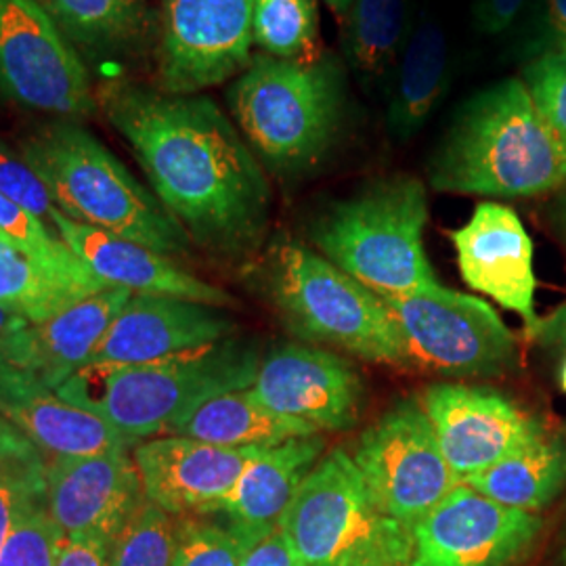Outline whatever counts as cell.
Listing matches in <instances>:
<instances>
[{"label":"cell","mask_w":566,"mask_h":566,"mask_svg":"<svg viewBox=\"0 0 566 566\" xmlns=\"http://www.w3.org/2000/svg\"><path fill=\"white\" fill-rule=\"evenodd\" d=\"M97 99L191 242L227 256L261 243L271 185L217 103L202 93L170 95L128 81L105 82Z\"/></svg>","instance_id":"cell-1"},{"label":"cell","mask_w":566,"mask_h":566,"mask_svg":"<svg viewBox=\"0 0 566 566\" xmlns=\"http://www.w3.org/2000/svg\"><path fill=\"white\" fill-rule=\"evenodd\" d=\"M443 193L533 198L566 182V149L525 82H497L460 107L430 160Z\"/></svg>","instance_id":"cell-2"},{"label":"cell","mask_w":566,"mask_h":566,"mask_svg":"<svg viewBox=\"0 0 566 566\" xmlns=\"http://www.w3.org/2000/svg\"><path fill=\"white\" fill-rule=\"evenodd\" d=\"M261 361L256 344L231 336L151 364L86 365L57 392L139 446L208 399L250 388Z\"/></svg>","instance_id":"cell-3"},{"label":"cell","mask_w":566,"mask_h":566,"mask_svg":"<svg viewBox=\"0 0 566 566\" xmlns=\"http://www.w3.org/2000/svg\"><path fill=\"white\" fill-rule=\"evenodd\" d=\"M21 158L49 187L55 206L78 223L185 256L191 238L164 203L76 122H51L21 143Z\"/></svg>","instance_id":"cell-4"},{"label":"cell","mask_w":566,"mask_h":566,"mask_svg":"<svg viewBox=\"0 0 566 566\" xmlns=\"http://www.w3.org/2000/svg\"><path fill=\"white\" fill-rule=\"evenodd\" d=\"M424 182L392 175L325 206L308 227L313 248L378 296L443 287L426 256Z\"/></svg>","instance_id":"cell-5"},{"label":"cell","mask_w":566,"mask_h":566,"mask_svg":"<svg viewBox=\"0 0 566 566\" xmlns=\"http://www.w3.org/2000/svg\"><path fill=\"white\" fill-rule=\"evenodd\" d=\"M227 97L259 160L277 175H301L338 139L343 65L325 53L315 61L252 55Z\"/></svg>","instance_id":"cell-6"},{"label":"cell","mask_w":566,"mask_h":566,"mask_svg":"<svg viewBox=\"0 0 566 566\" xmlns=\"http://www.w3.org/2000/svg\"><path fill=\"white\" fill-rule=\"evenodd\" d=\"M269 290L292 334L369 364L403 367L382 298L317 250L282 240L269 263Z\"/></svg>","instance_id":"cell-7"},{"label":"cell","mask_w":566,"mask_h":566,"mask_svg":"<svg viewBox=\"0 0 566 566\" xmlns=\"http://www.w3.org/2000/svg\"><path fill=\"white\" fill-rule=\"evenodd\" d=\"M401 350L403 367L447 378H497L516 359V343L483 298L439 287L380 296Z\"/></svg>","instance_id":"cell-8"},{"label":"cell","mask_w":566,"mask_h":566,"mask_svg":"<svg viewBox=\"0 0 566 566\" xmlns=\"http://www.w3.org/2000/svg\"><path fill=\"white\" fill-rule=\"evenodd\" d=\"M380 514L413 528L460 485L420 399H403L365 428L353 451Z\"/></svg>","instance_id":"cell-9"},{"label":"cell","mask_w":566,"mask_h":566,"mask_svg":"<svg viewBox=\"0 0 566 566\" xmlns=\"http://www.w3.org/2000/svg\"><path fill=\"white\" fill-rule=\"evenodd\" d=\"M0 95L72 120L97 107L76 49L39 0H0Z\"/></svg>","instance_id":"cell-10"},{"label":"cell","mask_w":566,"mask_h":566,"mask_svg":"<svg viewBox=\"0 0 566 566\" xmlns=\"http://www.w3.org/2000/svg\"><path fill=\"white\" fill-rule=\"evenodd\" d=\"M390 523L371 502L353 458L332 449L308 472L277 528L294 565L340 566Z\"/></svg>","instance_id":"cell-11"},{"label":"cell","mask_w":566,"mask_h":566,"mask_svg":"<svg viewBox=\"0 0 566 566\" xmlns=\"http://www.w3.org/2000/svg\"><path fill=\"white\" fill-rule=\"evenodd\" d=\"M256 0H163L156 51L160 91L198 95L252 61Z\"/></svg>","instance_id":"cell-12"},{"label":"cell","mask_w":566,"mask_h":566,"mask_svg":"<svg viewBox=\"0 0 566 566\" xmlns=\"http://www.w3.org/2000/svg\"><path fill=\"white\" fill-rule=\"evenodd\" d=\"M542 531L533 512L455 486L411 528L407 566H514Z\"/></svg>","instance_id":"cell-13"},{"label":"cell","mask_w":566,"mask_h":566,"mask_svg":"<svg viewBox=\"0 0 566 566\" xmlns=\"http://www.w3.org/2000/svg\"><path fill=\"white\" fill-rule=\"evenodd\" d=\"M250 390L273 413L319 432L348 430L364 411L365 386L357 369L315 344H282L271 350Z\"/></svg>","instance_id":"cell-14"},{"label":"cell","mask_w":566,"mask_h":566,"mask_svg":"<svg viewBox=\"0 0 566 566\" xmlns=\"http://www.w3.org/2000/svg\"><path fill=\"white\" fill-rule=\"evenodd\" d=\"M420 401L460 483L502 462L544 428L485 386L434 385Z\"/></svg>","instance_id":"cell-15"},{"label":"cell","mask_w":566,"mask_h":566,"mask_svg":"<svg viewBox=\"0 0 566 566\" xmlns=\"http://www.w3.org/2000/svg\"><path fill=\"white\" fill-rule=\"evenodd\" d=\"M135 447L46 460V504L65 539L99 535L109 542L145 502Z\"/></svg>","instance_id":"cell-16"},{"label":"cell","mask_w":566,"mask_h":566,"mask_svg":"<svg viewBox=\"0 0 566 566\" xmlns=\"http://www.w3.org/2000/svg\"><path fill=\"white\" fill-rule=\"evenodd\" d=\"M263 447H219L154 437L133 449L145 500L170 516L210 514Z\"/></svg>","instance_id":"cell-17"},{"label":"cell","mask_w":566,"mask_h":566,"mask_svg":"<svg viewBox=\"0 0 566 566\" xmlns=\"http://www.w3.org/2000/svg\"><path fill=\"white\" fill-rule=\"evenodd\" d=\"M464 282L537 329L533 242L521 217L504 203L481 202L468 223L449 233Z\"/></svg>","instance_id":"cell-18"},{"label":"cell","mask_w":566,"mask_h":566,"mask_svg":"<svg viewBox=\"0 0 566 566\" xmlns=\"http://www.w3.org/2000/svg\"><path fill=\"white\" fill-rule=\"evenodd\" d=\"M235 322L221 306L172 296L133 294L88 365H139L231 338Z\"/></svg>","instance_id":"cell-19"},{"label":"cell","mask_w":566,"mask_h":566,"mask_svg":"<svg viewBox=\"0 0 566 566\" xmlns=\"http://www.w3.org/2000/svg\"><path fill=\"white\" fill-rule=\"evenodd\" d=\"M51 227L86 269L109 287H122L133 294L172 296L221 308L235 304L231 294L191 275L181 264L175 263V259L120 235L72 221L60 208H55L51 217Z\"/></svg>","instance_id":"cell-20"},{"label":"cell","mask_w":566,"mask_h":566,"mask_svg":"<svg viewBox=\"0 0 566 566\" xmlns=\"http://www.w3.org/2000/svg\"><path fill=\"white\" fill-rule=\"evenodd\" d=\"M133 292L107 287L60 315L28 324L0 340V359L53 390L91 364L103 336Z\"/></svg>","instance_id":"cell-21"},{"label":"cell","mask_w":566,"mask_h":566,"mask_svg":"<svg viewBox=\"0 0 566 566\" xmlns=\"http://www.w3.org/2000/svg\"><path fill=\"white\" fill-rule=\"evenodd\" d=\"M324 451L322 432L263 447L210 514L223 516L224 526L248 552L277 531L285 507L308 472L319 464Z\"/></svg>","instance_id":"cell-22"},{"label":"cell","mask_w":566,"mask_h":566,"mask_svg":"<svg viewBox=\"0 0 566 566\" xmlns=\"http://www.w3.org/2000/svg\"><path fill=\"white\" fill-rule=\"evenodd\" d=\"M0 418L18 428L46 458L135 447L97 416L65 401L57 390L4 359H0Z\"/></svg>","instance_id":"cell-23"},{"label":"cell","mask_w":566,"mask_h":566,"mask_svg":"<svg viewBox=\"0 0 566 566\" xmlns=\"http://www.w3.org/2000/svg\"><path fill=\"white\" fill-rule=\"evenodd\" d=\"M449 44L439 21L420 18L395 67L386 124L399 142L413 139L449 86Z\"/></svg>","instance_id":"cell-24"},{"label":"cell","mask_w":566,"mask_h":566,"mask_svg":"<svg viewBox=\"0 0 566 566\" xmlns=\"http://www.w3.org/2000/svg\"><path fill=\"white\" fill-rule=\"evenodd\" d=\"M308 434H319V430L273 413L250 388H243L208 399L177 420L163 437H187L219 447H273Z\"/></svg>","instance_id":"cell-25"},{"label":"cell","mask_w":566,"mask_h":566,"mask_svg":"<svg viewBox=\"0 0 566 566\" xmlns=\"http://www.w3.org/2000/svg\"><path fill=\"white\" fill-rule=\"evenodd\" d=\"M502 506L537 512L566 485V441L542 428L502 462L462 481Z\"/></svg>","instance_id":"cell-26"},{"label":"cell","mask_w":566,"mask_h":566,"mask_svg":"<svg viewBox=\"0 0 566 566\" xmlns=\"http://www.w3.org/2000/svg\"><path fill=\"white\" fill-rule=\"evenodd\" d=\"M107 287L99 280H81L42 266L0 238V304L32 324L46 322Z\"/></svg>","instance_id":"cell-27"},{"label":"cell","mask_w":566,"mask_h":566,"mask_svg":"<svg viewBox=\"0 0 566 566\" xmlns=\"http://www.w3.org/2000/svg\"><path fill=\"white\" fill-rule=\"evenodd\" d=\"M407 32V0H353L343 20L348 65L378 84L397 67Z\"/></svg>","instance_id":"cell-28"},{"label":"cell","mask_w":566,"mask_h":566,"mask_svg":"<svg viewBox=\"0 0 566 566\" xmlns=\"http://www.w3.org/2000/svg\"><path fill=\"white\" fill-rule=\"evenodd\" d=\"M67 41L88 51L114 53L133 41L142 23V0H39Z\"/></svg>","instance_id":"cell-29"},{"label":"cell","mask_w":566,"mask_h":566,"mask_svg":"<svg viewBox=\"0 0 566 566\" xmlns=\"http://www.w3.org/2000/svg\"><path fill=\"white\" fill-rule=\"evenodd\" d=\"M252 32L264 55L277 60L315 61L324 55L315 0H256Z\"/></svg>","instance_id":"cell-30"},{"label":"cell","mask_w":566,"mask_h":566,"mask_svg":"<svg viewBox=\"0 0 566 566\" xmlns=\"http://www.w3.org/2000/svg\"><path fill=\"white\" fill-rule=\"evenodd\" d=\"M46 455L0 418V549L21 512L46 495Z\"/></svg>","instance_id":"cell-31"},{"label":"cell","mask_w":566,"mask_h":566,"mask_svg":"<svg viewBox=\"0 0 566 566\" xmlns=\"http://www.w3.org/2000/svg\"><path fill=\"white\" fill-rule=\"evenodd\" d=\"M0 238L18 248L32 261L81 280H99L86 264L61 240L57 231H49L46 223L11 202L0 193ZM102 282V280H99Z\"/></svg>","instance_id":"cell-32"},{"label":"cell","mask_w":566,"mask_h":566,"mask_svg":"<svg viewBox=\"0 0 566 566\" xmlns=\"http://www.w3.org/2000/svg\"><path fill=\"white\" fill-rule=\"evenodd\" d=\"M177 518L143 502L109 547L107 566H170Z\"/></svg>","instance_id":"cell-33"},{"label":"cell","mask_w":566,"mask_h":566,"mask_svg":"<svg viewBox=\"0 0 566 566\" xmlns=\"http://www.w3.org/2000/svg\"><path fill=\"white\" fill-rule=\"evenodd\" d=\"M65 535L49 512L46 495L21 512L0 549V566H57Z\"/></svg>","instance_id":"cell-34"},{"label":"cell","mask_w":566,"mask_h":566,"mask_svg":"<svg viewBox=\"0 0 566 566\" xmlns=\"http://www.w3.org/2000/svg\"><path fill=\"white\" fill-rule=\"evenodd\" d=\"M175 549L170 566H242L245 547L219 523L200 516H175Z\"/></svg>","instance_id":"cell-35"},{"label":"cell","mask_w":566,"mask_h":566,"mask_svg":"<svg viewBox=\"0 0 566 566\" xmlns=\"http://www.w3.org/2000/svg\"><path fill=\"white\" fill-rule=\"evenodd\" d=\"M523 82L566 149V42L531 61Z\"/></svg>","instance_id":"cell-36"},{"label":"cell","mask_w":566,"mask_h":566,"mask_svg":"<svg viewBox=\"0 0 566 566\" xmlns=\"http://www.w3.org/2000/svg\"><path fill=\"white\" fill-rule=\"evenodd\" d=\"M0 193L32 212L42 221L51 223L55 212V200L32 166L0 143Z\"/></svg>","instance_id":"cell-37"},{"label":"cell","mask_w":566,"mask_h":566,"mask_svg":"<svg viewBox=\"0 0 566 566\" xmlns=\"http://www.w3.org/2000/svg\"><path fill=\"white\" fill-rule=\"evenodd\" d=\"M411 552V528L390 523L374 539L357 547L340 566H407Z\"/></svg>","instance_id":"cell-38"},{"label":"cell","mask_w":566,"mask_h":566,"mask_svg":"<svg viewBox=\"0 0 566 566\" xmlns=\"http://www.w3.org/2000/svg\"><path fill=\"white\" fill-rule=\"evenodd\" d=\"M112 542L99 535L67 537L61 547L57 566H107Z\"/></svg>","instance_id":"cell-39"},{"label":"cell","mask_w":566,"mask_h":566,"mask_svg":"<svg viewBox=\"0 0 566 566\" xmlns=\"http://www.w3.org/2000/svg\"><path fill=\"white\" fill-rule=\"evenodd\" d=\"M526 0H481L476 7V23L481 32L489 36H497L506 32L516 21Z\"/></svg>","instance_id":"cell-40"},{"label":"cell","mask_w":566,"mask_h":566,"mask_svg":"<svg viewBox=\"0 0 566 566\" xmlns=\"http://www.w3.org/2000/svg\"><path fill=\"white\" fill-rule=\"evenodd\" d=\"M242 566H296L280 528L243 554Z\"/></svg>","instance_id":"cell-41"},{"label":"cell","mask_w":566,"mask_h":566,"mask_svg":"<svg viewBox=\"0 0 566 566\" xmlns=\"http://www.w3.org/2000/svg\"><path fill=\"white\" fill-rule=\"evenodd\" d=\"M531 338L566 348V303L560 304L546 319H539V325L531 334Z\"/></svg>","instance_id":"cell-42"},{"label":"cell","mask_w":566,"mask_h":566,"mask_svg":"<svg viewBox=\"0 0 566 566\" xmlns=\"http://www.w3.org/2000/svg\"><path fill=\"white\" fill-rule=\"evenodd\" d=\"M547 21L554 34L566 42V0H547Z\"/></svg>","instance_id":"cell-43"},{"label":"cell","mask_w":566,"mask_h":566,"mask_svg":"<svg viewBox=\"0 0 566 566\" xmlns=\"http://www.w3.org/2000/svg\"><path fill=\"white\" fill-rule=\"evenodd\" d=\"M28 324H32V322H28L18 311L0 304V340L7 338L9 334L18 332L21 327H25Z\"/></svg>","instance_id":"cell-44"},{"label":"cell","mask_w":566,"mask_h":566,"mask_svg":"<svg viewBox=\"0 0 566 566\" xmlns=\"http://www.w3.org/2000/svg\"><path fill=\"white\" fill-rule=\"evenodd\" d=\"M324 2L327 4V9H329L338 20L343 21L353 0H324Z\"/></svg>","instance_id":"cell-45"},{"label":"cell","mask_w":566,"mask_h":566,"mask_svg":"<svg viewBox=\"0 0 566 566\" xmlns=\"http://www.w3.org/2000/svg\"><path fill=\"white\" fill-rule=\"evenodd\" d=\"M560 386H563V390L566 392V359L565 364H563V369H560Z\"/></svg>","instance_id":"cell-46"},{"label":"cell","mask_w":566,"mask_h":566,"mask_svg":"<svg viewBox=\"0 0 566 566\" xmlns=\"http://www.w3.org/2000/svg\"><path fill=\"white\" fill-rule=\"evenodd\" d=\"M565 566H566V560H565Z\"/></svg>","instance_id":"cell-47"}]
</instances>
